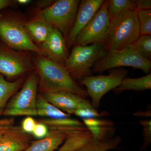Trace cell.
Masks as SVG:
<instances>
[{"label":"cell","instance_id":"cell-24","mask_svg":"<svg viewBox=\"0 0 151 151\" xmlns=\"http://www.w3.org/2000/svg\"><path fill=\"white\" fill-rule=\"evenodd\" d=\"M74 114L82 119L98 118L108 116V113L106 111L99 113L92 106L90 101L86 99H84L78 104Z\"/></svg>","mask_w":151,"mask_h":151},{"label":"cell","instance_id":"cell-31","mask_svg":"<svg viewBox=\"0 0 151 151\" xmlns=\"http://www.w3.org/2000/svg\"><path fill=\"white\" fill-rule=\"evenodd\" d=\"M13 118L0 119V140L5 132L12 126L14 125Z\"/></svg>","mask_w":151,"mask_h":151},{"label":"cell","instance_id":"cell-19","mask_svg":"<svg viewBox=\"0 0 151 151\" xmlns=\"http://www.w3.org/2000/svg\"><path fill=\"white\" fill-rule=\"evenodd\" d=\"M151 89V73L138 78L125 77L118 87L114 89L116 93H120L126 90L144 91Z\"/></svg>","mask_w":151,"mask_h":151},{"label":"cell","instance_id":"cell-15","mask_svg":"<svg viewBox=\"0 0 151 151\" xmlns=\"http://www.w3.org/2000/svg\"><path fill=\"white\" fill-rule=\"evenodd\" d=\"M68 133L60 130H49L45 137L32 141L24 151H55L67 138Z\"/></svg>","mask_w":151,"mask_h":151},{"label":"cell","instance_id":"cell-8","mask_svg":"<svg viewBox=\"0 0 151 151\" xmlns=\"http://www.w3.org/2000/svg\"><path fill=\"white\" fill-rule=\"evenodd\" d=\"M0 38L11 48L19 50H29L40 55L44 52L33 42L24 27L17 22L0 17Z\"/></svg>","mask_w":151,"mask_h":151},{"label":"cell","instance_id":"cell-18","mask_svg":"<svg viewBox=\"0 0 151 151\" xmlns=\"http://www.w3.org/2000/svg\"><path fill=\"white\" fill-rule=\"evenodd\" d=\"M93 139L88 129L73 131L68 134L63 145L56 151L76 150Z\"/></svg>","mask_w":151,"mask_h":151},{"label":"cell","instance_id":"cell-5","mask_svg":"<svg viewBox=\"0 0 151 151\" xmlns=\"http://www.w3.org/2000/svg\"><path fill=\"white\" fill-rule=\"evenodd\" d=\"M39 79L36 73L32 74L21 90L9 100L2 115L7 116H37L36 103Z\"/></svg>","mask_w":151,"mask_h":151},{"label":"cell","instance_id":"cell-7","mask_svg":"<svg viewBox=\"0 0 151 151\" xmlns=\"http://www.w3.org/2000/svg\"><path fill=\"white\" fill-rule=\"evenodd\" d=\"M128 73V70L124 68H113L108 75L84 77L81 79L80 84L86 86L88 96L91 98V104L97 109L102 97L118 87Z\"/></svg>","mask_w":151,"mask_h":151},{"label":"cell","instance_id":"cell-34","mask_svg":"<svg viewBox=\"0 0 151 151\" xmlns=\"http://www.w3.org/2000/svg\"><path fill=\"white\" fill-rule=\"evenodd\" d=\"M135 116H140V117H150L151 112L150 111H148L146 112H142V111H139V112L136 113L134 114Z\"/></svg>","mask_w":151,"mask_h":151},{"label":"cell","instance_id":"cell-23","mask_svg":"<svg viewBox=\"0 0 151 151\" xmlns=\"http://www.w3.org/2000/svg\"><path fill=\"white\" fill-rule=\"evenodd\" d=\"M121 142V138L110 137L103 140L92 139L78 150L74 151H108L117 148Z\"/></svg>","mask_w":151,"mask_h":151},{"label":"cell","instance_id":"cell-2","mask_svg":"<svg viewBox=\"0 0 151 151\" xmlns=\"http://www.w3.org/2000/svg\"><path fill=\"white\" fill-rule=\"evenodd\" d=\"M139 36L136 11L119 13L111 19L104 43L105 55L133 45Z\"/></svg>","mask_w":151,"mask_h":151},{"label":"cell","instance_id":"cell-29","mask_svg":"<svg viewBox=\"0 0 151 151\" xmlns=\"http://www.w3.org/2000/svg\"><path fill=\"white\" fill-rule=\"evenodd\" d=\"M49 131V130L46 125L38 122L32 134L37 139H40L45 137L48 134Z\"/></svg>","mask_w":151,"mask_h":151},{"label":"cell","instance_id":"cell-26","mask_svg":"<svg viewBox=\"0 0 151 151\" xmlns=\"http://www.w3.org/2000/svg\"><path fill=\"white\" fill-rule=\"evenodd\" d=\"M133 45L142 57L151 61V35H140Z\"/></svg>","mask_w":151,"mask_h":151},{"label":"cell","instance_id":"cell-35","mask_svg":"<svg viewBox=\"0 0 151 151\" xmlns=\"http://www.w3.org/2000/svg\"><path fill=\"white\" fill-rule=\"evenodd\" d=\"M29 1H29V0H19V1H17L20 4H25L29 3Z\"/></svg>","mask_w":151,"mask_h":151},{"label":"cell","instance_id":"cell-32","mask_svg":"<svg viewBox=\"0 0 151 151\" xmlns=\"http://www.w3.org/2000/svg\"><path fill=\"white\" fill-rule=\"evenodd\" d=\"M135 11L151 9V0H135Z\"/></svg>","mask_w":151,"mask_h":151},{"label":"cell","instance_id":"cell-9","mask_svg":"<svg viewBox=\"0 0 151 151\" xmlns=\"http://www.w3.org/2000/svg\"><path fill=\"white\" fill-rule=\"evenodd\" d=\"M110 21L107 1H105L86 27L77 36L73 45L84 46L94 43L104 44Z\"/></svg>","mask_w":151,"mask_h":151},{"label":"cell","instance_id":"cell-1","mask_svg":"<svg viewBox=\"0 0 151 151\" xmlns=\"http://www.w3.org/2000/svg\"><path fill=\"white\" fill-rule=\"evenodd\" d=\"M39 84L43 93L66 91L86 99V89L77 84L64 66L51 59L40 57L36 60Z\"/></svg>","mask_w":151,"mask_h":151},{"label":"cell","instance_id":"cell-3","mask_svg":"<svg viewBox=\"0 0 151 151\" xmlns=\"http://www.w3.org/2000/svg\"><path fill=\"white\" fill-rule=\"evenodd\" d=\"M105 55L104 43L75 45L68 55L64 68L73 79H79L92 75L91 68Z\"/></svg>","mask_w":151,"mask_h":151},{"label":"cell","instance_id":"cell-10","mask_svg":"<svg viewBox=\"0 0 151 151\" xmlns=\"http://www.w3.org/2000/svg\"><path fill=\"white\" fill-rule=\"evenodd\" d=\"M104 1V0L80 1L74 23L65 39L67 47H70L73 45L77 36L88 24Z\"/></svg>","mask_w":151,"mask_h":151},{"label":"cell","instance_id":"cell-27","mask_svg":"<svg viewBox=\"0 0 151 151\" xmlns=\"http://www.w3.org/2000/svg\"><path fill=\"white\" fill-rule=\"evenodd\" d=\"M136 11L139 25L140 35H151V9Z\"/></svg>","mask_w":151,"mask_h":151},{"label":"cell","instance_id":"cell-21","mask_svg":"<svg viewBox=\"0 0 151 151\" xmlns=\"http://www.w3.org/2000/svg\"><path fill=\"white\" fill-rule=\"evenodd\" d=\"M22 83V78L9 82L0 75V115H2L9 100L20 88Z\"/></svg>","mask_w":151,"mask_h":151},{"label":"cell","instance_id":"cell-14","mask_svg":"<svg viewBox=\"0 0 151 151\" xmlns=\"http://www.w3.org/2000/svg\"><path fill=\"white\" fill-rule=\"evenodd\" d=\"M42 96L52 105L70 115L74 114L78 104L85 99L77 94L66 91L44 93Z\"/></svg>","mask_w":151,"mask_h":151},{"label":"cell","instance_id":"cell-16","mask_svg":"<svg viewBox=\"0 0 151 151\" xmlns=\"http://www.w3.org/2000/svg\"><path fill=\"white\" fill-rule=\"evenodd\" d=\"M83 124L91 132L93 139L103 140L112 137L116 129L113 122L110 120L91 118L82 119Z\"/></svg>","mask_w":151,"mask_h":151},{"label":"cell","instance_id":"cell-22","mask_svg":"<svg viewBox=\"0 0 151 151\" xmlns=\"http://www.w3.org/2000/svg\"><path fill=\"white\" fill-rule=\"evenodd\" d=\"M37 116L47 119L70 117V115L63 112L48 102L42 95H38L36 103Z\"/></svg>","mask_w":151,"mask_h":151},{"label":"cell","instance_id":"cell-20","mask_svg":"<svg viewBox=\"0 0 151 151\" xmlns=\"http://www.w3.org/2000/svg\"><path fill=\"white\" fill-rule=\"evenodd\" d=\"M53 28L41 19L29 22L25 26L29 36L36 41L41 43L47 39Z\"/></svg>","mask_w":151,"mask_h":151},{"label":"cell","instance_id":"cell-12","mask_svg":"<svg viewBox=\"0 0 151 151\" xmlns=\"http://www.w3.org/2000/svg\"><path fill=\"white\" fill-rule=\"evenodd\" d=\"M42 50L50 59L64 66L68 55L67 45L63 35L53 27L47 39L42 43Z\"/></svg>","mask_w":151,"mask_h":151},{"label":"cell","instance_id":"cell-17","mask_svg":"<svg viewBox=\"0 0 151 151\" xmlns=\"http://www.w3.org/2000/svg\"><path fill=\"white\" fill-rule=\"evenodd\" d=\"M38 122L46 125L49 130H60L68 134L77 130H87L83 123L69 117L59 119L45 118L40 119Z\"/></svg>","mask_w":151,"mask_h":151},{"label":"cell","instance_id":"cell-33","mask_svg":"<svg viewBox=\"0 0 151 151\" xmlns=\"http://www.w3.org/2000/svg\"><path fill=\"white\" fill-rule=\"evenodd\" d=\"M12 3V1L9 0H0V11L11 5Z\"/></svg>","mask_w":151,"mask_h":151},{"label":"cell","instance_id":"cell-13","mask_svg":"<svg viewBox=\"0 0 151 151\" xmlns=\"http://www.w3.org/2000/svg\"><path fill=\"white\" fill-rule=\"evenodd\" d=\"M32 142L30 135L21 126L11 127L0 140V151H24Z\"/></svg>","mask_w":151,"mask_h":151},{"label":"cell","instance_id":"cell-11","mask_svg":"<svg viewBox=\"0 0 151 151\" xmlns=\"http://www.w3.org/2000/svg\"><path fill=\"white\" fill-rule=\"evenodd\" d=\"M29 66L28 63L22 57L0 44L1 74L8 78H12L26 71Z\"/></svg>","mask_w":151,"mask_h":151},{"label":"cell","instance_id":"cell-30","mask_svg":"<svg viewBox=\"0 0 151 151\" xmlns=\"http://www.w3.org/2000/svg\"><path fill=\"white\" fill-rule=\"evenodd\" d=\"M37 122L32 116H27L22 121V129L27 134H32Z\"/></svg>","mask_w":151,"mask_h":151},{"label":"cell","instance_id":"cell-4","mask_svg":"<svg viewBox=\"0 0 151 151\" xmlns=\"http://www.w3.org/2000/svg\"><path fill=\"white\" fill-rule=\"evenodd\" d=\"M124 66L140 69L145 73H149L151 62L142 57L132 45L105 55L94 64L92 71L102 73L108 69Z\"/></svg>","mask_w":151,"mask_h":151},{"label":"cell","instance_id":"cell-6","mask_svg":"<svg viewBox=\"0 0 151 151\" xmlns=\"http://www.w3.org/2000/svg\"><path fill=\"white\" fill-rule=\"evenodd\" d=\"M80 1L58 0L41 12V19L61 32L66 39L76 16Z\"/></svg>","mask_w":151,"mask_h":151},{"label":"cell","instance_id":"cell-28","mask_svg":"<svg viewBox=\"0 0 151 151\" xmlns=\"http://www.w3.org/2000/svg\"><path fill=\"white\" fill-rule=\"evenodd\" d=\"M140 124L143 127V135L144 137V144L142 148H146L151 142V121L150 120H142Z\"/></svg>","mask_w":151,"mask_h":151},{"label":"cell","instance_id":"cell-25","mask_svg":"<svg viewBox=\"0 0 151 151\" xmlns=\"http://www.w3.org/2000/svg\"><path fill=\"white\" fill-rule=\"evenodd\" d=\"M110 18L125 11H135V0H107Z\"/></svg>","mask_w":151,"mask_h":151}]
</instances>
